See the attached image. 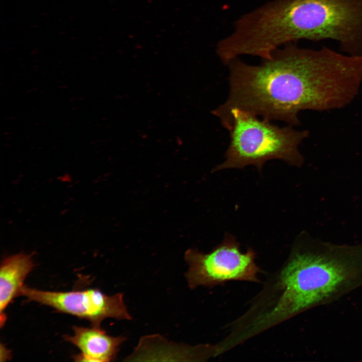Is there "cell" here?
Masks as SVG:
<instances>
[{
  "label": "cell",
  "mask_w": 362,
  "mask_h": 362,
  "mask_svg": "<svg viewBox=\"0 0 362 362\" xmlns=\"http://www.w3.org/2000/svg\"><path fill=\"white\" fill-rule=\"evenodd\" d=\"M282 47L257 65L238 57L227 64L228 98L212 112L224 127L233 109L298 126L300 111L343 108L358 94L362 55L345 54L327 47L301 48L292 42Z\"/></svg>",
  "instance_id": "6da1fadb"
},
{
  "label": "cell",
  "mask_w": 362,
  "mask_h": 362,
  "mask_svg": "<svg viewBox=\"0 0 362 362\" xmlns=\"http://www.w3.org/2000/svg\"><path fill=\"white\" fill-rule=\"evenodd\" d=\"M260 295L259 323L268 328L362 286V243L338 245L305 234Z\"/></svg>",
  "instance_id": "7a4b0ae2"
},
{
  "label": "cell",
  "mask_w": 362,
  "mask_h": 362,
  "mask_svg": "<svg viewBox=\"0 0 362 362\" xmlns=\"http://www.w3.org/2000/svg\"><path fill=\"white\" fill-rule=\"evenodd\" d=\"M245 28L264 56L300 39L334 40L342 53L362 55V0H274L248 13Z\"/></svg>",
  "instance_id": "3957f363"
},
{
  "label": "cell",
  "mask_w": 362,
  "mask_h": 362,
  "mask_svg": "<svg viewBox=\"0 0 362 362\" xmlns=\"http://www.w3.org/2000/svg\"><path fill=\"white\" fill-rule=\"evenodd\" d=\"M293 127H279L242 110L232 109L226 128L230 133V142L225 160L215 170L249 165L261 169L265 162L273 159L301 166L304 158L299 146L308 137L309 132Z\"/></svg>",
  "instance_id": "277c9868"
},
{
  "label": "cell",
  "mask_w": 362,
  "mask_h": 362,
  "mask_svg": "<svg viewBox=\"0 0 362 362\" xmlns=\"http://www.w3.org/2000/svg\"><path fill=\"white\" fill-rule=\"evenodd\" d=\"M185 258L189 266L185 277L191 289L233 280L258 282L254 252L251 249L241 252L238 244L230 236L209 253L189 249Z\"/></svg>",
  "instance_id": "5b68a950"
},
{
  "label": "cell",
  "mask_w": 362,
  "mask_h": 362,
  "mask_svg": "<svg viewBox=\"0 0 362 362\" xmlns=\"http://www.w3.org/2000/svg\"><path fill=\"white\" fill-rule=\"evenodd\" d=\"M20 295L60 312L86 319L93 326H100L103 320L107 318L119 320L132 319L122 293L110 296L98 289L71 292L47 291L23 285Z\"/></svg>",
  "instance_id": "8992f818"
},
{
  "label": "cell",
  "mask_w": 362,
  "mask_h": 362,
  "mask_svg": "<svg viewBox=\"0 0 362 362\" xmlns=\"http://www.w3.org/2000/svg\"><path fill=\"white\" fill-rule=\"evenodd\" d=\"M72 336L64 339L77 347L81 353L73 356L77 361H109L116 356L119 346L125 340L124 336L108 335L101 326L90 328L74 326Z\"/></svg>",
  "instance_id": "52a82bcc"
},
{
  "label": "cell",
  "mask_w": 362,
  "mask_h": 362,
  "mask_svg": "<svg viewBox=\"0 0 362 362\" xmlns=\"http://www.w3.org/2000/svg\"><path fill=\"white\" fill-rule=\"evenodd\" d=\"M34 266L31 255L20 253L4 259L0 269V326L5 324V310L20 292L24 282Z\"/></svg>",
  "instance_id": "ba28073f"
},
{
  "label": "cell",
  "mask_w": 362,
  "mask_h": 362,
  "mask_svg": "<svg viewBox=\"0 0 362 362\" xmlns=\"http://www.w3.org/2000/svg\"><path fill=\"white\" fill-rule=\"evenodd\" d=\"M0 361L1 362L9 360L11 358V353L10 350L7 348L5 345L2 342L0 345Z\"/></svg>",
  "instance_id": "9c48e42d"
}]
</instances>
